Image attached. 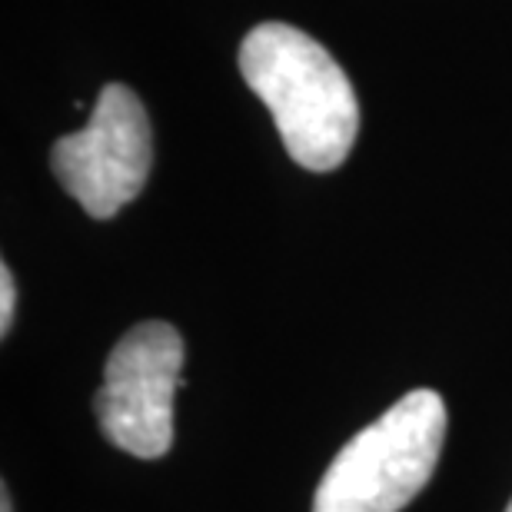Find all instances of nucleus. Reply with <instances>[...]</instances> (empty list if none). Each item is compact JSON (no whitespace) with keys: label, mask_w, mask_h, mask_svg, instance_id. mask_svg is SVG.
<instances>
[{"label":"nucleus","mask_w":512,"mask_h":512,"mask_svg":"<svg viewBox=\"0 0 512 512\" xmlns=\"http://www.w3.org/2000/svg\"><path fill=\"white\" fill-rule=\"evenodd\" d=\"M240 74L263 100L286 153L313 173L336 170L360 133V100L320 40L266 20L240 44Z\"/></svg>","instance_id":"obj_1"},{"label":"nucleus","mask_w":512,"mask_h":512,"mask_svg":"<svg viewBox=\"0 0 512 512\" xmlns=\"http://www.w3.org/2000/svg\"><path fill=\"white\" fill-rule=\"evenodd\" d=\"M443 439V396L413 389L333 456L316 486L313 512H399L423 493Z\"/></svg>","instance_id":"obj_2"},{"label":"nucleus","mask_w":512,"mask_h":512,"mask_svg":"<svg viewBox=\"0 0 512 512\" xmlns=\"http://www.w3.org/2000/svg\"><path fill=\"white\" fill-rule=\"evenodd\" d=\"M60 187L94 220H110L147 187L153 167V133L147 107L124 84L97 94L90 124L67 133L50 150Z\"/></svg>","instance_id":"obj_3"},{"label":"nucleus","mask_w":512,"mask_h":512,"mask_svg":"<svg viewBox=\"0 0 512 512\" xmlns=\"http://www.w3.org/2000/svg\"><path fill=\"white\" fill-rule=\"evenodd\" d=\"M183 340L170 323L147 320L114 346L94 413L104 436L137 459L173 446V396L183 386Z\"/></svg>","instance_id":"obj_4"},{"label":"nucleus","mask_w":512,"mask_h":512,"mask_svg":"<svg viewBox=\"0 0 512 512\" xmlns=\"http://www.w3.org/2000/svg\"><path fill=\"white\" fill-rule=\"evenodd\" d=\"M14 306H17V286H14V273L4 263L0 266V333H10V323H14Z\"/></svg>","instance_id":"obj_5"},{"label":"nucleus","mask_w":512,"mask_h":512,"mask_svg":"<svg viewBox=\"0 0 512 512\" xmlns=\"http://www.w3.org/2000/svg\"><path fill=\"white\" fill-rule=\"evenodd\" d=\"M0 512H14V506H10V496H7V489L0 493Z\"/></svg>","instance_id":"obj_6"},{"label":"nucleus","mask_w":512,"mask_h":512,"mask_svg":"<svg viewBox=\"0 0 512 512\" xmlns=\"http://www.w3.org/2000/svg\"><path fill=\"white\" fill-rule=\"evenodd\" d=\"M506 512H512V503H509V509H506Z\"/></svg>","instance_id":"obj_7"}]
</instances>
